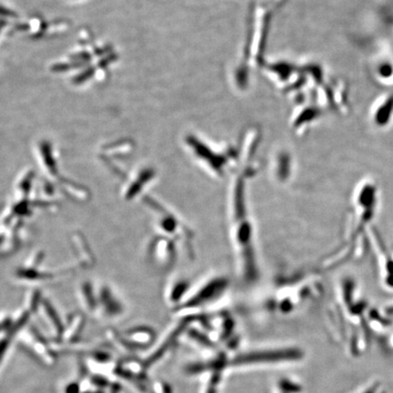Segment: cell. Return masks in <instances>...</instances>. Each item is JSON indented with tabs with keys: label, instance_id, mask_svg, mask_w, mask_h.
<instances>
[{
	"label": "cell",
	"instance_id": "6da1fadb",
	"mask_svg": "<svg viewBox=\"0 0 393 393\" xmlns=\"http://www.w3.org/2000/svg\"><path fill=\"white\" fill-rule=\"evenodd\" d=\"M255 175L250 165L232 178L228 193V224L238 277L245 285H253L260 277L254 219L249 187Z\"/></svg>",
	"mask_w": 393,
	"mask_h": 393
},
{
	"label": "cell",
	"instance_id": "8992f818",
	"mask_svg": "<svg viewBox=\"0 0 393 393\" xmlns=\"http://www.w3.org/2000/svg\"><path fill=\"white\" fill-rule=\"evenodd\" d=\"M191 284L189 280H187L184 277L178 278L172 282L167 292V299L172 304L175 305V308H178L183 301H185L188 296Z\"/></svg>",
	"mask_w": 393,
	"mask_h": 393
},
{
	"label": "cell",
	"instance_id": "7a4b0ae2",
	"mask_svg": "<svg viewBox=\"0 0 393 393\" xmlns=\"http://www.w3.org/2000/svg\"><path fill=\"white\" fill-rule=\"evenodd\" d=\"M313 285L307 274H293L283 277L268 294L267 308L283 315L292 314L312 299Z\"/></svg>",
	"mask_w": 393,
	"mask_h": 393
},
{
	"label": "cell",
	"instance_id": "8fae6325",
	"mask_svg": "<svg viewBox=\"0 0 393 393\" xmlns=\"http://www.w3.org/2000/svg\"><path fill=\"white\" fill-rule=\"evenodd\" d=\"M86 393H104L103 391H101V390H97V391H90V392H86Z\"/></svg>",
	"mask_w": 393,
	"mask_h": 393
},
{
	"label": "cell",
	"instance_id": "52a82bcc",
	"mask_svg": "<svg viewBox=\"0 0 393 393\" xmlns=\"http://www.w3.org/2000/svg\"><path fill=\"white\" fill-rule=\"evenodd\" d=\"M190 336L191 338L199 342L200 344H202L204 346H207V347H212L213 343L208 337H207L203 333L199 332V330H196V329H190Z\"/></svg>",
	"mask_w": 393,
	"mask_h": 393
},
{
	"label": "cell",
	"instance_id": "9c48e42d",
	"mask_svg": "<svg viewBox=\"0 0 393 393\" xmlns=\"http://www.w3.org/2000/svg\"><path fill=\"white\" fill-rule=\"evenodd\" d=\"M65 393H80V388H79V384H69L67 386V388H66Z\"/></svg>",
	"mask_w": 393,
	"mask_h": 393
},
{
	"label": "cell",
	"instance_id": "5b68a950",
	"mask_svg": "<svg viewBox=\"0 0 393 393\" xmlns=\"http://www.w3.org/2000/svg\"><path fill=\"white\" fill-rule=\"evenodd\" d=\"M302 357V352L298 349H287L278 351H265L247 353L237 357L233 361L235 365H244L259 362H275L282 361H295Z\"/></svg>",
	"mask_w": 393,
	"mask_h": 393
},
{
	"label": "cell",
	"instance_id": "3957f363",
	"mask_svg": "<svg viewBox=\"0 0 393 393\" xmlns=\"http://www.w3.org/2000/svg\"><path fill=\"white\" fill-rule=\"evenodd\" d=\"M149 203L157 217V227L163 236L167 237L177 242L188 258L194 259L196 239L193 230L181 216L163 204L152 199Z\"/></svg>",
	"mask_w": 393,
	"mask_h": 393
},
{
	"label": "cell",
	"instance_id": "ba28073f",
	"mask_svg": "<svg viewBox=\"0 0 393 393\" xmlns=\"http://www.w3.org/2000/svg\"><path fill=\"white\" fill-rule=\"evenodd\" d=\"M279 387L283 389L284 393H298L301 391V387L299 385L291 382L286 379H283L279 382Z\"/></svg>",
	"mask_w": 393,
	"mask_h": 393
},
{
	"label": "cell",
	"instance_id": "277c9868",
	"mask_svg": "<svg viewBox=\"0 0 393 393\" xmlns=\"http://www.w3.org/2000/svg\"><path fill=\"white\" fill-rule=\"evenodd\" d=\"M230 279L224 275L215 274L192 286L185 301L176 308L180 312H190L204 309L223 299L230 289Z\"/></svg>",
	"mask_w": 393,
	"mask_h": 393
},
{
	"label": "cell",
	"instance_id": "30bf717a",
	"mask_svg": "<svg viewBox=\"0 0 393 393\" xmlns=\"http://www.w3.org/2000/svg\"><path fill=\"white\" fill-rule=\"evenodd\" d=\"M161 388L162 393H172V389L169 387V385H166V384L162 385Z\"/></svg>",
	"mask_w": 393,
	"mask_h": 393
}]
</instances>
